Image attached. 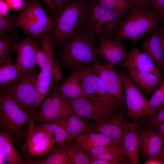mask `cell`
Wrapping results in <instances>:
<instances>
[{"label": "cell", "mask_w": 164, "mask_h": 164, "mask_svg": "<svg viewBox=\"0 0 164 164\" xmlns=\"http://www.w3.org/2000/svg\"><path fill=\"white\" fill-rule=\"evenodd\" d=\"M124 155L122 145L120 147L109 150L94 158L90 162L96 160H108L118 158Z\"/></svg>", "instance_id": "cell-38"}, {"label": "cell", "mask_w": 164, "mask_h": 164, "mask_svg": "<svg viewBox=\"0 0 164 164\" xmlns=\"http://www.w3.org/2000/svg\"><path fill=\"white\" fill-rule=\"evenodd\" d=\"M63 128L73 138L94 131V124L73 114L62 119L50 122Z\"/></svg>", "instance_id": "cell-22"}, {"label": "cell", "mask_w": 164, "mask_h": 164, "mask_svg": "<svg viewBox=\"0 0 164 164\" xmlns=\"http://www.w3.org/2000/svg\"><path fill=\"white\" fill-rule=\"evenodd\" d=\"M52 78V74L50 72L41 70L37 75L36 86L39 96V107L48 92Z\"/></svg>", "instance_id": "cell-33"}, {"label": "cell", "mask_w": 164, "mask_h": 164, "mask_svg": "<svg viewBox=\"0 0 164 164\" xmlns=\"http://www.w3.org/2000/svg\"><path fill=\"white\" fill-rule=\"evenodd\" d=\"M17 39V36L9 33L0 32V61L11 58L12 53L15 51Z\"/></svg>", "instance_id": "cell-32"}, {"label": "cell", "mask_w": 164, "mask_h": 164, "mask_svg": "<svg viewBox=\"0 0 164 164\" xmlns=\"http://www.w3.org/2000/svg\"><path fill=\"white\" fill-rule=\"evenodd\" d=\"M39 49L31 37L27 35L15 46L17 55L16 63L19 69L26 74L35 70L36 54Z\"/></svg>", "instance_id": "cell-16"}, {"label": "cell", "mask_w": 164, "mask_h": 164, "mask_svg": "<svg viewBox=\"0 0 164 164\" xmlns=\"http://www.w3.org/2000/svg\"><path fill=\"white\" fill-rule=\"evenodd\" d=\"M128 75L132 82L147 95H149L159 86L162 77L153 73L138 71L129 70Z\"/></svg>", "instance_id": "cell-21"}, {"label": "cell", "mask_w": 164, "mask_h": 164, "mask_svg": "<svg viewBox=\"0 0 164 164\" xmlns=\"http://www.w3.org/2000/svg\"><path fill=\"white\" fill-rule=\"evenodd\" d=\"M43 2L51 13L56 12L65 4L70 3L68 0H37Z\"/></svg>", "instance_id": "cell-39"}, {"label": "cell", "mask_w": 164, "mask_h": 164, "mask_svg": "<svg viewBox=\"0 0 164 164\" xmlns=\"http://www.w3.org/2000/svg\"><path fill=\"white\" fill-rule=\"evenodd\" d=\"M63 82L59 91L66 98H74L86 95L79 76L75 70Z\"/></svg>", "instance_id": "cell-28"}, {"label": "cell", "mask_w": 164, "mask_h": 164, "mask_svg": "<svg viewBox=\"0 0 164 164\" xmlns=\"http://www.w3.org/2000/svg\"><path fill=\"white\" fill-rule=\"evenodd\" d=\"M134 5L140 9L145 10L149 8V0H130Z\"/></svg>", "instance_id": "cell-43"}, {"label": "cell", "mask_w": 164, "mask_h": 164, "mask_svg": "<svg viewBox=\"0 0 164 164\" xmlns=\"http://www.w3.org/2000/svg\"><path fill=\"white\" fill-rule=\"evenodd\" d=\"M162 81L164 82V79L163 80H162Z\"/></svg>", "instance_id": "cell-51"}, {"label": "cell", "mask_w": 164, "mask_h": 164, "mask_svg": "<svg viewBox=\"0 0 164 164\" xmlns=\"http://www.w3.org/2000/svg\"><path fill=\"white\" fill-rule=\"evenodd\" d=\"M6 1L8 4L10 8L15 10H20L25 4V0H6Z\"/></svg>", "instance_id": "cell-42"}, {"label": "cell", "mask_w": 164, "mask_h": 164, "mask_svg": "<svg viewBox=\"0 0 164 164\" xmlns=\"http://www.w3.org/2000/svg\"><path fill=\"white\" fill-rule=\"evenodd\" d=\"M27 164H71L63 144H54L46 157L35 159L26 157L24 160Z\"/></svg>", "instance_id": "cell-26"}, {"label": "cell", "mask_w": 164, "mask_h": 164, "mask_svg": "<svg viewBox=\"0 0 164 164\" xmlns=\"http://www.w3.org/2000/svg\"><path fill=\"white\" fill-rule=\"evenodd\" d=\"M94 1L122 16L128 11L135 7L130 0H94Z\"/></svg>", "instance_id": "cell-30"}, {"label": "cell", "mask_w": 164, "mask_h": 164, "mask_svg": "<svg viewBox=\"0 0 164 164\" xmlns=\"http://www.w3.org/2000/svg\"><path fill=\"white\" fill-rule=\"evenodd\" d=\"M122 143H112L93 147L86 151L90 161L94 158L109 150L121 146Z\"/></svg>", "instance_id": "cell-37"}, {"label": "cell", "mask_w": 164, "mask_h": 164, "mask_svg": "<svg viewBox=\"0 0 164 164\" xmlns=\"http://www.w3.org/2000/svg\"><path fill=\"white\" fill-rule=\"evenodd\" d=\"M32 118L20 109L19 104L9 96L0 93V131L7 134L18 145L22 128L29 125Z\"/></svg>", "instance_id": "cell-6"}, {"label": "cell", "mask_w": 164, "mask_h": 164, "mask_svg": "<svg viewBox=\"0 0 164 164\" xmlns=\"http://www.w3.org/2000/svg\"><path fill=\"white\" fill-rule=\"evenodd\" d=\"M77 0H68L69 2L70 3H71L73 2H74Z\"/></svg>", "instance_id": "cell-50"}, {"label": "cell", "mask_w": 164, "mask_h": 164, "mask_svg": "<svg viewBox=\"0 0 164 164\" xmlns=\"http://www.w3.org/2000/svg\"><path fill=\"white\" fill-rule=\"evenodd\" d=\"M16 25L26 35L36 38L45 32L52 31L55 21L38 0H31L20 10L16 17Z\"/></svg>", "instance_id": "cell-4"}, {"label": "cell", "mask_w": 164, "mask_h": 164, "mask_svg": "<svg viewBox=\"0 0 164 164\" xmlns=\"http://www.w3.org/2000/svg\"><path fill=\"white\" fill-rule=\"evenodd\" d=\"M37 125L54 135L55 144H63L72 140L73 138L63 128L55 123L44 122Z\"/></svg>", "instance_id": "cell-31"}, {"label": "cell", "mask_w": 164, "mask_h": 164, "mask_svg": "<svg viewBox=\"0 0 164 164\" xmlns=\"http://www.w3.org/2000/svg\"><path fill=\"white\" fill-rule=\"evenodd\" d=\"M119 65L128 70L134 69L152 73L161 77L163 75L152 58L146 53L138 49L135 45H132L127 57L120 62Z\"/></svg>", "instance_id": "cell-17"}, {"label": "cell", "mask_w": 164, "mask_h": 164, "mask_svg": "<svg viewBox=\"0 0 164 164\" xmlns=\"http://www.w3.org/2000/svg\"><path fill=\"white\" fill-rule=\"evenodd\" d=\"M119 73L125 93L126 115L134 122L138 123L141 118L146 115L149 100L131 80L128 74L124 71H120Z\"/></svg>", "instance_id": "cell-11"}, {"label": "cell", "mask_w": 164, "mask_h": 164, "mask_svg": "<svg viewBox=\"0 0 164 164\" xmlns=\"http://www.w3.org/2000/svg\"><path fill=\"white\" fill-rule=\"evenodd\" d=\"M160 29L156 30L140 45L142 51L153 60L160 70H164V53L161 39Z\"/></svg>", "instance_id": "cell-20"}, {"label": "cell", "mask_w": 164, "mask_h": 164, "mask_svg": "<svg viewBox=\"0 0 164 164\" xmlns=\"http://www.w3.org/2000/svg\"><path fill=\"white\" fill-rule=\"evenodd\" d=\"M89 5L87 0H77L65 4L56 12L50 35L52 43H60L85 25Z\"/></svg>", "instance_id": "cell-2"}, {"label": "cell", "mask_w": 164, "mask_h": 164, "mask_svg": "<svg viewBox=\"0 0 164 164\" xmlns=\"http://www.w3.org/2000/svg\"><path fill=\"white\" fill-rule=\"evenodd\" d=\"M158 15L160 16L162 20H164V9L158 12Z\"/></svg>", "instance_id": "cell-49"}, {"label": "cell", "mask_w": 164, "mask_h": 164, "mask_svg": "<svg viewBox=\"0 0 164 164\" xmlns=\"http://www.w3.org/2000/svg\"><path fill=\"white\" fill-rule=\"evenodd\" d=\"M17 16L10 12L5 16H0V32L11 33L17 36L13 31L17 28L16 25Z\"/></svg>", "instance_id": "cell-35"}, {"label": "cell", "mask_w": 164, "mask_h": 164, "mask_svg": "<svg viewBox=\"0 0 164 164\" xmlns=\"http://www.w3.org/2000/svg\"><path fill=\"white\" fill-rule=\"evenodd\" d=\"M39 108L32 118L39 124L64 118L74 113L72 104L59 90L48 92Z\"/></svg>", "instance_id": "cell-9"}, {"label": "cell", "mask_w": 164, "mask_h": 164, "mask_svg": "<svg viewBox=\"0 0 164 164\" xmlns=\"http://www.w3.org/2000/svg\"><path fill=\"white\" fill-rule=\"evenodd\" d=\"M94 66L96 73L103 82L108 92L123 106H126L120 74L116 71L114 67L108 64L97 63L94 64Z\"/></svg>", "instance_id": "cell-15"}, {"label": "cell", "mask_w": 164, "mask_h": 164, "mask_svg": "<svg viewBox=\"0 0 164 164\" xmlns=\"http://www.w3.org/2000/svg\"><path fill=\"white\" fill-rule=\"evenodd\" d=\"M10 7L5 0H0V16H5L10 12Z\"/></svg>", "instance_id": "cell-44"}, {"label": "cell", "mask_w": 164, "mask_h": 164, "mask_svg": "<svg viewBox=\"0 0 164 164\" xmlns=\"http://www.w3.org/2000/svg\"><path fill=\"white\" fill-rule=\"evenodd\" d=\"M137 128L140 135L142 155L146 160L158 156L164 145L161 136L153 129Z\"/></svg>", "instance_id": "cell-18"}, {"label": "cell", "mask_w": 164, "mask_h": 164, "mask_svg": "<svg viewBox=\"0 0 164 164\" xmlns=\"http://www.w3.org/2000/svg\"><path fill=\"white\" fill-rule=\"evenodd\" d=\"M160 32L161 44L164 53V28L160 29Z\"/></svg>", "instance_id": "cell-47"}, {"label": "cell", "mask_w": 164, "mask_h": 164, "mask_svg": "<svg viewBox=\"0 0 164 164\" xmlns=\"http://www.w3.org/2000/svg\"><path fill=\"white\" fill-rule=\"evenodd\" d=\"M164 122V104L157 111L156 113L144 124L145 128H157L159 126Z\"/></svg>", "instance_id": "cell-36"}, {"label": "cell", "mask_w": 164, "mask_h": 164, "mask_svg": "<svg viewBox=\"0 0 164 164\" xmlns=\"http://www.w3.org/2000/svg\"><path fill=\"white\" fill-rule=\"evenodd\" d=\"M73 70L79 76L86 97L101 102L111 115L121 109L122 105L108 92L103 82L96 73L94 64L85 65Z\"/></svg>", "instance_id": "cell-5"}, {"label": "cell", "mask_w": 164, "mask_h": 164, "mask_svg": "<svg viewBox=\"0 0 164 164\" xmlns=\"http://www.w3.org/2000/svg\"><path fill=\"white\" fill-rule=\"evenodd\" d=\"M27 74L22 72L12 58L0 61V85L3 86L16 83Z\"/></svg>", "instance_id": "cell-24"}, {"label": "cell", "mask_w": 164, "mask_h": 164, "mask_svg": "<svg viewBox=\"0 0 164 164\" xmlns=\"http://www.w3.org/2000/svg\"><path fill=\"white\" fill-rule=\"evenodd\" d=\"M164 104V91L158 87L155 90L148 101L146 115L151 117L157 110Z\"/></svg>", "instance_id": "cell-34"}, {"label": "cell", "mask_w": 164, "mask_h": 164, "mask_svg": "<svg viewBox=\"0 0 164 164\" xmlns=\"http://www.w3.org/2000/svg\"><path fill=\"white\" fill-rule=\"evenodd\" d=\"M64 148L72 163L90 164V160L87 153L76 142L72 140L63 144Z\"/></svg>", "instance_id": "cell-29"}, {"label": "cell", "mask_w": 164, "mask_h": 164, "mask_svg": "<svg viewBox=\"0 0 164 164\" xmlns=\"http://www.w3.org/2000/svg\"><path fill=\"white\" fill-rule=\"evenodd\" d=\"M149 7L153 12L158 13L164 9V0H149Z\"/></svg>", "instance_id": "cell-41"}, {"label": "cell", "mask_w": 164, "mask_h": 164, "mask_svg": "<svg viewBox=\"0 0 164 164\" xmlns=\"http://www.w3.org/2000/svg\"><path fill=\"white\" fill-rule=\"evenodd\" d=\"M162 20L149 9L145 10L135 7L120 21L113 40L128 39L135 45L144 35L155 29Z\"/></svg>", "instance_id": "cell-3"}, {"label": "cell", "mask_w": 164, "mask_h": 164, "mask_svg": "<svg viewBox=\"0 0 164 164\" xmlns=\"http://www.w3.org/2000/svg\"><path fill=\"white\" fill-rule=\"evenodd\" d=\"M123 17L94 1L89 5L85 26L99 41L111 39Z\"/></svg>", "instance_id": "cell-7"}, {"label": "cell", "mask_w": 164, "mask_h": 164, "mask_svg": "<svg viewBox=\"0 0 164 164\" xmlns=\"http://www.w3.org/2000/svg\"><path fill=\"white\" fill-rule=\"evenodd\" d=\"M96 50L106 58L108 65L114 67L125 59L129 53L123 43L111 39L100 41L99 46Z\"/></svg>", "instance_id": "cell-19"}, {"label": "cell", "mask_w": 164, "mask_h": 164, "mask_svg": "<svg viewBox=\"0 0 164 164\" xmlns=\"http://www.w3.org/2000/svg\"></svg>", "instance_id": "cell-52"}, {"label": "cell", "mask_w": 164, "mask_h": 164, "mask_svg": "<svg viewBox=\"0 0 164 164\" xmlns=\"http://www.w3.org/2000/svg\"><path fill=\"white\" fill-rule=\"evenodd\" d=\"M53 135L34 124L32 118L29 125L27 134L22 151L27 157L47 156L55 144Z\"/></svg>", "instance_id": "cell-10"}, {"label": "cell", "mask_w": 164, "mask_h": 164, "mask_svg": "<svg viewBox=\"0 0 164 164\" xmlns=\"http://www.w3.org/2000/svg\"><path fill=\"white\" fill-rule=\"evenodd\" d=\"M138 126V125L133 127L126 135L122 142L124 155L132 164L139 163L141 141Z\"/></svg>", "instance_id": "cell-23"}, {"label": "cell", "mask_w": 164, "mask_h": 164, "mask_svg": "<svg viewBox=\"0 0 164 164\" xmlns=\"http://www.w3.org/2000/svg\"><path fill=\"white\" fill-rule=\"evenodd\" d=\"M95 38L85 25L62 42L60 55L63 66L72 71L85 65L101 63L103 57L96 51Z\"/></svg>", "instance_id": "cell-1"}, {"label": "cell", "mask_w": 164, "mask_h": 164, "mask_svg": "<svg viewBox=\"0 0 164 164\" xmlns=\"http://www.w3.org/2000/svg\"><path fill=\"white\" fill-rule=\"evenodd\" d=\"M144 164H164V160L158 156L152 157L146 160Z\"/></svg>", "instance_id": "cell-45"}, {"label": "cell", "mask_w": 164, "mask_h": 164, "mask_svg": "<svg viewBox=\"0 0 164 164\" xmlns=\"http://www.w3.org/2000/svg\"><path fill=\"white\" fill-rule=\"evenodd\" d=\"M74 138L86 151L99 146L112 143H122L119 141L110 138L94 131L78 135Z\"/></svg>", "instance_id": "cell-27"}, {"label": "cell", "mask_w": 164, "mask_h": 164, "mask_svg": "<svg viewBox=\"0 0 164 164\" xmlns=\"http://www.w3.org/2000/svg\"><path fill=\"white\" fill-rule=\"evenodd\" d=\"M130 164L128 159L123 155L118 158L108 160H96L91 161L90 164Z\"/></svg>", "instance_id": "cell-40"}, {"label": "cell", "mask_w": 164, "mask_h": 164, "mask_svg": "<svg viewBox=\"0 0 164 164\" xmlns=\"http://www.w3.org/2000/svg\"><path fill=\"white\" fill-rule=\"evenodd\" d=\"M50 32H45L40 36L42 48L37 50L36 63L41 70L50 72L53 80L58 81L62 79V75L60 63L54 60L55 53Z\"/></svg>", "instance_id": "cell-14"}, {"label": "cell", "mask_w": 164, "mask_h": 164, "mask_svg": "<svg viewBox=\"0 0 164 164\" xmlns=\"http://www.w3.org/2000/svg\"><path fill=\"white\" fill-rule=\"evenodd\" d=\"M158 157L164 160V145Z\"/></svg>", "instance_id": "cell-48"}, {"label": "cell", "mask_w": 164, "mask_h": 164, "mask_svg": "<svg viewBox=\"0 0 164 164\" xmlns=\"http://www.w3.org/2000/svg\"><path fill=\"white\" fill-rule=\"evenodd\" d=\"M65 98L72 104L74 114L86 119L94 120L95 124L102 122L111 115L102 103L86 96Z\"/></svg>", "instance_id": "cell-13"}, {"label": "cell", "mask_w": 164, "mask_h": 164, "mask_svg": "<svg viewBox=\"0 0 164 164\" xmlns=\"http://www.w3.org/2000/svg\"><path fill=\"white\" fill-rule=\"evenodd\" d=\"M37 74L34 70L19 81L1 86L0 89V93L9 96L32 117L39 108V96L36 86Z\"/></svg>", "instance_id": "cell-8"}, {"label": "cell", "mask_w": 164, "mask_h": 164, "mask_svg": "<svg viewBox=\"0 0 164 164\" xmlns=\"http://www.w3.org/2000/svg\"><path fill=\"white\" fill-rule=\"evenodd\" d=\"M12 139L6 134L0 131V164L6 161L10 164H24L18 154Z\"/></svg>", "instance_id": "cell-25"}, {"label": "cell", "mask_w": 164, "mask_h": 164, "mask_svg": "<svg viewBox=\"0 0 164 164\" xmlns=\"http://www.w3.org/2000/svg\"><path fill=\"white\" fill-rule=\"evenodd\" d=\"M126 110L121 109L102 122L94 124V131L98 132L106 137L115 140L122 141L128 132L138 123L126 122L125 115Z\"/></svg>", "instance_id": "cell-12"}, {"label": "cell", "mask_w": 164, "mask_h": 164, "mask_svg": "<svg viewBox=\"0 0 164 164\" xmlns=\"http://www.w3.org/2000/svg\"><path fill=\"white\" fill-rule=\"evenodd\" d=\"M157 130V132L162 138L164 143V122L159 126Z\"/></svg>", "instance_id": "cell-46"}]
</instances>
